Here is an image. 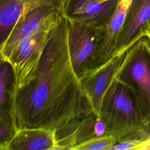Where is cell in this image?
<instances>
[{
    "label": "cell",
    "instance_id": "4",
    "mask_svg": "<svg viewBox=\"0 0 150 150\" xmlns=\"http://www.w3.org/2000/svg\"><path fill=\"white\" fill-rule=\"evenodd\" d=\"M57 25L46 27L24 38L11 53L8 60L14 70L15 90L27 82L35 71L43 50Z\"/></svg>",
    "mask_w": 150,
    "mask_h": 150
},
{
    "label": "cell",
    "instance_id": "2",
    "mask_svg": "<svg viewBox=\"0 0 150 150\" xmlns=\"http://www.w3.org/2000/svg\"><path fill=\"white\" fill-rule=\"evenodd\" d=\"M98 116L105 124L107 134L118 140L145 124L133 91L114 77L104 96Z\"/></svg>",
    "mask_w": 150,
    "mask_h": 150
},
{
    "label": "cell",
    "instance_id": "11",
    "mask_svg": "<svg viewBox=\"0 0 150 150\" xmlns=\"http://www.w3.org/2000/svg\"><path fill=\"white\" fill-rule=\"evenodd\" d=\"M150 24V0H132L117 45L116 54L145 36Z\"/></svg>",
    "mask_w": 150,
    "mask_h": 150
},
{
    "label": "cell",
    "instance_id": "16",
    "mask_svg": "<svg viewBox=\"0 0 150 150\" xmlns=\"http://www.w3.org/2000/svg\"><path fill=\"white\" fill-rule=\"evenodd\" d=\"M118 139L111 135H104L95 137L73 148V150H108L114 145Z\"/></svg>",
    "mask_w": 150,
    "mask_h": 150
},
{
    "label": "cell",
    "instance_id": "8",
    "mask_svg": "<svg viewBox=\"0 0 150 150\" xmlns=\"http://www.w3.org/2000/svg\"><path fill=\"white\" fill-rule=\"evenodd\" d=\"M108 135L104 122L95 112L71 120L55 130L57 150H73L95 137Z\"/></svg>",
    "mask_w": 150,
    "mask_h": 150
},
{
    "label": "cell",
    "instance_id": "3",
    "mask_svg": "<svg viewBox=\"0 0 150 150\" xmlns=\"http://www.w3.org/2000/svg\"><path fill=\"white\" fill-rule=\"evenodd\" d=\"M134 93L145 123L150 120V42L143 36L128 47L114 76Z\"/></svg>",
    "mask_w": 150,
    "mask_h": 150
},
{
    "label": "cell",
    "instance_id": "14",
    "mask_svg": "<svg viewBox=\"0 0 150 150\" xmlns=\"http://www.w3.org/2000/svg\"><path fill=\"white\" fill-rule=\"evenodd\" d=\"M15 90V73L10 62L0 57V114L14 122L13 103Z\"/></svg>",
    "mask_w": 150,
    "mask_h": 150
},
{
    "label": "cell",
    "instance_id": "13",
    "mask_svg": "<svg viewBox=\"0 0 150 150\" xmlns=\"http://www.w3.org/2000/svg\"><path fill=\"white\" fill-rule=\"evenodd\" d=\"M5 150H57L55 131L43 128L19 129Z\"/></svg>",
    "mask_w": 150,
    "mask_h": 150
},
{
    "label": "cell",
    "instance_id": "9",
    "mask_svg": "<svg viewBox=\"0 0 150 150\" xmlns=\"http://www.w3.org/2000/svg\"><path fill=\"white\" fill-rule=\"evenodd\" d=\"M127 49L117 53L104 64L87 70L79 79L94 112L98 115L104 96L115 76Z\"/></svg>",
    "mask_w": 150,
    "mask_h": 150
},
{
    "label": "cell",
    "instance_id": "17",
    "mask_svg": "<svg viewBox=\"0 0 150 150\" xmlns=\"http://www.w3.org/2000/svg\"><path fill=\"white\" fill-rule=\"evenodd\" d=\"M16 125L6 119L0 114V150H5L7 145L15 135Z\"/></svg>",
    "mask_w": 150,
    "mask_h": 150
},
{
    "label": "cell",
    "instance_id": "7",
    "mask_svg": "<svg viewBox=\"0 0 150 150\" xmlns=\"http://www.w3.org/2000/svg\"><path fill=\"white\" fill-rule=\"evenodd\" d=\"M118 0H63L62 15L69 22L104 28Z\"/></svg>",
    "mask_w": 150,
    "mask_h": 150
},
{
    "label": "cell",
    "instance_id": "6",
    "mask_svg": "<svg viewBox=\"0 0 150 150\" xmlns=\"http://www.w3.org/2000/svg\"><path fill=\"white\" fill-rule=\"evenodd\" d=\"M68 22L69 54L74 72L80 79L90 69L96 43L104 27Z\"/></svg>",
    "mask_w": 150,
    "mask_h": 150
},
{
    "label": "cell",
    "instance_id": "1",
    "mask_svg": "<svg viewBox=\"0 0 150 150\" xmlns=\"http://www.w3.org/2000/svg\"><path fill=\"white\" fill-rule=\"evenodd\" d=\"M68 30L69 22L62 16L35 71L15 90L13 108L18 129L55 131L71 120L94 112L71 62Z\"/></svg>",
    "mask_w": 150,
    "mask_h": 150
},
{
    "label": "cell",
    "instance_id": "18",
    "mask_svg": "<svg viewBox=\"0 0 150 150\" xmlns=\"http://www.w3.org/2000/svg\"><path fill=\"white\" fill-rule=\"evenodd\" d=\"M146 37H147V38L149 39V42H150V24L146 31V33H145V36Z\"/></svg>",
    "mask_w": 150,
    "mask_h": 150
},
{
    "label": "cell",
    "instance_id": "10",
    "mask_svg": "<svg viewBox=\"0 0 150 150\" xmlns=\"http://www.w3.org/2000/svg\"><path fill=\"white\" fill-rule=\"evenodd\" d=\"M132 0H118L116 8L96 43L90 69L98 67L116 54L117 40Z\"/></svg>",
    "mask_w": 150,
    "mask_h": 150
},
{
    "label": "cell",
    "instance_id": "15",
    "mask_svg": "<svg viewBox=\"0 0 150 150\" xmlns=\"http://www.w3.org/2000/svg\"><path fill=\"white\" fill-rule=\"evenodd\" d=\"M150 149V120L137 131L122 138L108 150Z\"/></svg>",
    "mask_w": 150,
    "mask_h": 150
},
{
    "label": "cell",
    "instance_id": "12",
    "mask_svg": "<svg viewBox=\"0 0 150 150\" xmlns=\"http://www.w3.org/2000/svg\"><path fill=\"white\" fill-rule=\"evenodd\" d=\"M63 0H0V57L2 48L19 18L41 6L62 8Z\"/></svg>",
    "mask_w": 150,
    "mask_h": 150
},
{
    "label": "cell",
    "instance_id": "5",
    "mask_svg": "<svg viewBox=\"0 0 150 150\" xmlns=\"http://www.w3.org/2000/svg\"><path fill=\"white\" fill-rule=\"evenodd\" d=\"M62 9L50 6L35 8L22 15L18 19L1 52L6 60L13 49L24 38L46 27L58 24L62 18Z\"/></svg>",
    "mask_w": 150,
    "mask_h": 150
}]
</instances>
